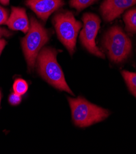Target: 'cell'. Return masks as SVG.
<instances>
[{
    "instance_id": "cell-18",
    "label": "cell",
    "mask_w": 136,
    "mask_h": 154,
    "mask_svg": "<svg viewBox=\"0 0 136 154\" xmlns=\"http://www.w3.org/2000/svg\"><path fill=\"white\" fill-rule=\"evenodd\" d=\"M0 103H1V93H0Z\"/></svg>"
},
{
    "instance_id": "cell-5",
    "label": "cell",
    "mask_w": 136,
    "mask_h": 154,
    "mask_svg": "<svg viewBox=\"0 0 136 154\" xmlns=\"http://www.w3.org/2000/svg\"><path fill=\"white\" fill-rule=\"evenodd\" d=\"M53 23L59 40L72 55L75 51L78 33L82 27L81 22L75 19L71 12L65 11L56 14L53 19Z\"/></svg>"
},
{
    "instance_id": "cell-1",
    "label": "cell",
    "mask_w": 136,
    "mask_h": 154,
    "mask_svg": "<svg viewBox=\"0 0 136 154\" xmlns=\"http://www.w3.org/2000/svg\"><path fill=\"white\" fill-rule=\"evenodd\" d=\"M56 55L57 52L53 49H42L36 59L38 71L42 78L53 87L74 95L65 80L64 73L57 62Z\"/></svg>"
},
{
    "instance_id": "cell-13",
    "label": "cell",
    "mask_w": 136,
    "mask_h": 154,
    "mask_svg": "<svg viewBox=\"0 0 136 154\" xmlns=\"http://www.w3.org/2000/svg\"><path fill=\"white\" fill-rule=\"evenodd\" d=\"M97 0H71L69 5L72 8L76 9L78 11L92 5Z\"/></svg>"
},
{
    "instance_id": "cell-4",
    "label": "cell",
    "mask_w": 136,
    "mask_h": 154,
    "mask_svg": "<svg viewBox=\"0 0 136 154\" xmlns=\"http://www.w3.org/2000/svg\"><path fill=\"white\" fill-rule=\"evenodd\" d=\"M103 44L110 60L116 63L128 58L132 51L130 39L118 25L111 27L107 31L104 36Z\"/></svg>"
},
{
    "instance_id": "cell-2",
    "label": "cell",
    "mask_w": 136,
    "mask_h": 154,
    "mask_svg": "<svg viewBox=\"0 0 136 154\" xmlns=\"http://www.w3.org/2000/svg\"><path fill=\"white\" fill-rule=\"evenodd\" d=\"M72 118L75 125L80 128L89 127L107 119L110 112L88 101L84 98H68Z\"/></svg>"
},
{
    "instance_id": "cell-7",
    "label": "cell",
    "mask_w": 136,
    "mask_h": 154,
    "mask_svg": "<svg viewBox=\"0 0 136 154\" xmlns=\"http://www.w3.org/2000/svg\"><path fill=\"white\" fill-rule=\"evenodd\" d=\"M135 4L136 0H105L101 4L100 11L104 20L109 22Z\"/></svg>"
},
{
    "instance_id": "cell-12",
    "label": "cell",
    "mask_w": 136,
    "mask_h": 154,
    "mask_svg": "<svg viewBox=\"0 0 136 154\" xmlns=\"http://www.w3.org/2000/svg\"><path fill=\"white\" fill-rule=\"evenodd\" d=\"M13 89L15 94L19 96H22L27 91L28 85L25 81L22 79H19L14 82Z\"/></svg>"
},
{
    "instance_id": "cell-15",
    "label": "cell",
    "mask_w": 136,
    "mask_h": 154,
    "mask_svg": "<svg viewBox=\"0 0 136 154\" xmlns=\"http://www.w3.org/2000/svg\"><path fill=\"white\" fill-rule=\"evenodd\" d=\"M20 101V96L14 94L10 97V102L13 104H17Z\"/></svg>"
},
{
    "instance_id": "cell-17",
    "label": "cell",
    "mask_w": 136,
    "mask_h": 154,
    "mask_svg": "<svg viewBox=\"0 0 136 154\" xmlns=\"http://www.w3.org/2000/svg\"><path fill=\"white\" fill-rule=\"evenodd\" d=\"M10 0H0V3H1L3 5L7 6L9 4Z\"/></svg>"
},
{
    "instance_id": "cell-11",
    "label": "cell",
    "mask_w": 136,
    "mask_h": 154,
    "mask_svg": "<svg viewBox=\"0 0 136 154\" xmlns=\"http://www.w3.org/2000/svg\"><path fill=\"white\" fill-rule=\"evenodd\" d=\"M122 74L131 94L136 98V73L123 71Z\"/></svg>"
},
{
    "instance_id": "cell-14",
    "label": "cell",
    "mask_w": 136,
    "mask_h": 154,
    "mask_svg": "<svg viewBox=\"0 0 136 154\" xmlns=\"http://www.w3.org/2000/svg\"><path fill=\"white\" fill-rule=\"evenodd\" d=\"M8 18V13L7 11L0 6V25L6 24Z\"/></svg>"
},
{
    "instance_id": "cell-8",
    "label": "cell",
    "mask_w": 136,
    "mask_h": 154,
    "mask_svg": "<svg viewBox=\"0 0 136 154\" xmlns=\"http://www.w3.org/2000/svg\"><path fill=\"white\" fill-rule=\"evenodd\" d=\"M64 4L63 0H26V5L44 22Z\"/></svg>"
},
{
    "instance_id": "cell-6",
    "label": "cell",
    "mask_w": 136,
    "mask_h": 154,
    "mask_svg": "<svg viewBox=\"0 0 136 154\" xmlns=\"http://www.w3.org/2000/svg\"><path fill=\"white\" fill-rule=\"evenodd\" d=\"M83 29L80 35V39L83 47L92 54L102 58L104 54L99 49L95 42V39L100 27L101 20L95 14L85 13L82 17Z\"/></svg>"
},
{
    "instance_id": "cell-9",
    "label": "cell",
    "mask_w": 136,
    "mask_h": 154,
    "mask_svg": "<svg viewBox=\"0 0 136 154\" xmlns=\"http://www.w3.org/2000/svg\"><path fill=\"white\" fill-rule=\"evenodd\" d=\"M6 24L12 30L20 31L24 33H27L29 24L26 11L23 8L12 7L11 15Z\"/></svg>"
},
{
    "instance_id": "cell-10",
    "label": "cell",
    "mask_w": 136,
    "mask_h": 154,
    "mask_svg": "<svg viewBox=\"0 0 136 154\" xmlns=\"http://www.w3.org/2000/svg\"><path fill=\"white\" fill-rule=\"evenodd\" d=\"M126 30L128 32L136 33V8L129 10L123 16Z\"/></svg>"
},
{
    "instance_id": "cell-3",
    "label": "cell",
    "mask_w": 136,
    "mask_h": 154,
    "mask_svg": "<svg viewBox=\"0 0 136 154\" xmlns=\"http://www.w3.org/2000/svg\"><path fill=\"white\" fill-rule=\"evenodd\" d=\"M49 39L47 29L32 17L27 34L22 41L25 57L30 69L34 67L39 52Z\"/></svg>"
},
{
    "instance_id": "cell-16",
    "label": "cell",
    "mask_w": 136,
    "mask_h": 154,
    "mask_svg": "<svg viewBox=\"0 0 136 154\" xmlns=\"http://www.w3.org/2000/svg\"><path fill=\"white\" fill-rule=\"evenodd\" d=\"M6 42L5 39H0V55H1L3 50L5 48Z\"/></svg>"
}]
</instances>
